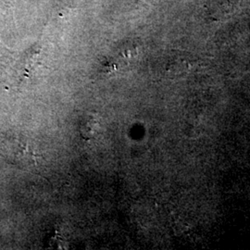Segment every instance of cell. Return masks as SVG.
<instances>
[{"label": "cell", "mask_w": 250, "mask_h": 250, "mask_svg": "<svg viewBox=\"0 0 250 250\" xmlns=\"http://www.w3.org/2000/svg\"><path fill=\"white\" fill-rule=\"evenodd\" d=\"M101 122L95 115L85 117L80 125V134L85 140H92L99 136L101 133Z\"/></svg>", "instance_id": "obj_1"}]
</instances>
